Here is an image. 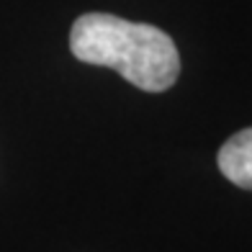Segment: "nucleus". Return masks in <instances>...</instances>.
I'll list each match as a JSON object with an SVG mask.
<instances>
[{"label":"nucleus","instance_id":"nucleus-1","mask_svg":"<svg viewBox=\"0 0 252 252\" xmlns=\"http://www.w3.org/2000/svg\"><path fill=\"white\" fill-rule=\"evenodd\" d=\"M75 60L116 70L144 93H165L180 75L175 41L152 24H134L111 13H83L70 29Z\"/></svg>","mask_w":252,"mask_h":252},{"label":"nucleus","instance_id":"nucleus-2","mask_svg":"<svg viewBox=\"0 0 252 252\" xmlns=\"http://www.w3.org/2000/svg\"><path fill=\"white\" fill-rule=\"evenodd\" d=\"M219 170L234 186L252 190V126L232 134L219 150Z\"/></svg>","mask_w":252,"mask_h":252}]
</instances>
